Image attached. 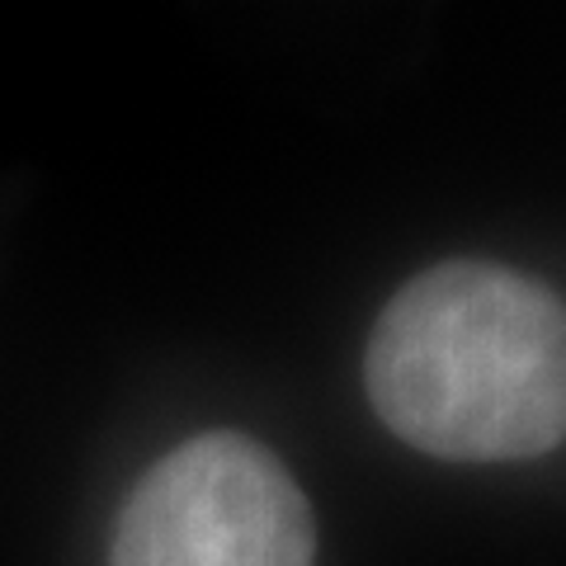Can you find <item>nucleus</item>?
Instances as JSON below:
<instances>
[{
	"label": "nucleus",
	"mask_w": 566,
	"mask_h": 566,
	"mask_svg": "<svg viewBox=\"0 0 566 566\" xmlns=\"http://www.w3.org/2000/svg\"><path fill=\"white\" fill-rule=\"evenodd\" d=\"M378 420L449 463H520L562 444L557 293L491 260H444L382 307L364 354Z\"/></svg>",
	"instance_id": "nucleus-1"
},
{
	"label": "nucleus",
	"mask_w": 566,
	"mask_h": 566,
	"mask_svg": "<svg viewBox=\"0 0 566 566\" xmlns=\"http://www.w3.org/2000/svg\"><path fill=\"white\" fill-rule=\"evenodd\" d=\"M109 566H316V520L270 449L212 430L133 486Z\"/></svg>",
	"instance_id": "nucleus-2"
}]
</instances>
